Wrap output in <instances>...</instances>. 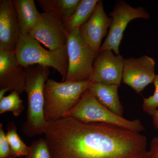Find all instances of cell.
Masks as SVG:
<instances>
[{"mask_svg":"<svg viewBox=\"0 0 158 158\" xmlns=\"http://www.w3.org/2000/svg\"><path fill=\"white\" fill-rule=\"evenodd\" d=\"M112 19L106 14L102 1H99L90 19L79 29L85 42L97 55L99 52L103 38L107 33Z\"/></svg>","mask_w":158,"mask_h":158,"instance_id":"cell-12","label":"cell"},{"mask_svg":"<svg viewBox=\"0 0 158 158\" xmlns=\"http://www.w3.org/2000/svg\"><path fill=\"white\" fill-rule=\"evenodd\" d=\"M6 135L15 158L25 157L27 155L30 147L27 146L21 139L18 134L17 128L13 122H10L8 123Z\"/></svg>","mask_w":158,"mask_h":158,"instance_id":"cell-18","label":"cell"},{"mask_svg":"<svg viewBox=\"0 0 158 158\" xmlns=\"http://www.w3.org/2000/svg\"><path fill=\"white\" fill-rule=\"evenodd\" d=\"M20 34L13 1L1 0L0 50H15Z\"/></svg>","mask_w":158,"mask_h":158,"instance_id":"cell-13","label":"cell"},{"mask_svg":"<svg viewBox=\"0 0 158 158\" xmlns=\"http://www.w3.org/2000/svg\"><path fill=\"white\" fill-rule=\"evenodd\" d=\"M124 60L120 54H113L111 50L99 52L94 63L91 81L119 87L122 81Z\"/></svg>","mask_w":158,"mask_h":158,"instance_id":"cell-10","label":"cell"},{"mask_svg":"<svg viewBox=\"0 0 158 158\" xmlns=\"http://www.w3.org/2000/svg\"><path fill=\"white\" fill-rule=\"evenodd\" d=\"M25 84L24 68L19 63L15 51L0 50V89L20 94L25 91Z\"/></svg>","mask_w":158,"mask_h":158,"instance_id":"cell-11","label":"cell"},{"mask_svg":"<svg viewBox=\"0 0 158 158\" xmlns=\"http://www.w3.org/2000/svg\"><path fill=\"white\" fill-rule=\"evenodd\" d=\"M15 51L19 63L24 68L34 65L52 67L60 74L62 81H65L69 67L66 47L47 50L29 34H20Z\"/></svg>","mask_w":158,"mask_h":158,"instance_id":"cell-4","label":"cell"},{"mask_svg":"<svg viewBox=\"0 0 158 158\" xmlns=\"http://www.w3.org/2000/svg\"><path fill=\"white\" fill-rule=\"evenodd\" d=\"M99 0H81L76 11L70 17L62 20L63 25L69 34L79 29L90 19L93 14Z\"/></svg>","mask_w":158,"mask_h":158,"instance_id":"cell-16","label":"cell"},{"mask_svg":"<svg viewBox=\"0 0 158 158\" xmlns=\"http://www.w3.org/2000/svg\"><path fill=\"white\" fill-rule=\"evenodd\" d=\"M30 151L25 158H52L45 138H41L31 144Z\"/></svg>","mask_w":158,"mask_h":158,"instance_id":"cell-20","label":"cell"},{"mask_svg":"<svg viewBox=\"0 0 158 158\" xmlns=\"http://www.w3.org/2000/svg\"><path fill=\"white\" fill-rule=\"evenodd\" d=\"M0 158H15L2 123L0 124Z\"/></svg>","mask_w":158,"mask_h":158,"instance_id":"cell-22","label":"cell"},{"mask_svg":"<svg viewBox=\"0 0 158 158\" xmlns=\"http://www.w3.org/2000/svg\"><path fill=\"white\" fill-rule=\"evenodd\" d=\"M29 34L50 50H55L66 47L69 34L61 19L53 13L44 12Z\"/></svg>","mask_w":158,"mask_h":158,"instance_id":"cell-8","label":"cell"},{"mask_svg":"<svg viewBox=\"0 0 158 158\" xmlns=\"http://www.w3.org/2000/svg\"><path fill=\"white\" fill-rule=\"evenodd\" d=\"M152 119L153 124L156 130H158V110H156L152 116Z\"/></svg>","mask_w":158,"mask_h":158,"instance_id":"cell-24","label":"cell"},{"mask_svg":"<svg viewBox=\"0 0 158 158\" xmlns=\"http://www.w3.org/2000/svg\"><path fill=\"white\" fill-rule=\"evenodd\" d=\"M69 67L64 81H91L97 54L85 42L79 29L69 33L66 44Z\"/></svg>","mask_w":158,"mask_h":158,"instance_id":"cell-6","label":"cell"},{"mask_svg":"<svg viewBox=\"0 0 158 158\" xmlns=\"http://www.w3.org/2000/svg\"><path fill=\"white\" fill-rule=\"evenodd\" d=\"M112 19L107 36L102 44L99 52L111 50L118 55L123 32L129 23L136 19H148L150 15L144 8H134L123 1L118 2L113 11L110 13Z\"/></svg>","mask_w":158,"mask_h":158,"instance_id":"cell-7","label":"cell"},{"mask_svg":"<svg viewBox=\"0 0 158 158\" xmlns=\"http://www.w3.org/2000/svg\"><path fill=\"white\" fill-rule=\"evenodd\" d=\"M24 107L20 94L16 91H12L0 100V114L11 112L15 116H19L24 111Z\"/></svg>","mask_w":158,"mask_h":158,"instance_id":"cell-19","label":"cell"},{"mask_svg":"<svg viewBox=\"0 0 158 158\" xmlns=\"http://www.w3.org/2000/svg\"><path fill=\"white\" fill-rule=\"evenodd\" d=\"M7 91H8V90L7 89H6V88L0 89V100L2 99L5 96V94H6Z\"/></svg>","mask_w":158,"mask_h":158,"instance_id":"cell-25","label":"cell"},{"mask_svg":"<svg viewBox=\"0 0 158 158\" xmlns=\"http://www.w3.org/2000/svg\"><path fill=\"white\" fill-rule=\"evenodd\" d=\"M21 34L30 33L39 20L40 14L34 0H12Z\"/></svg>","mask_w":158,"mask_h":158,"instance_id":"cell-15","label":"cell"},{"mask_svg":"<svg viewBox=\"0 0 158 158\" xmlns=\"http://www.w3.org/2000/svg\"><path fill=\"white\" fill-rule=\"evenodd\" d=\"M37 2L44 12L53 13L62 21L74 13L81 0H38Z\"/></svg>","mask_w":158,"mask_h":158,"instance_id":"cell-17","label":"cell"},{"mask_svg":"<svg viewBox=\"0 0 158 158\" xmlns=\"http://www.w3.org/2000/svg\"><path fill=\"white\" fill-rule=\"evenodd\" d=\"M71 117L87 123H104L125 128L137 132L145 130L141 120H128L118 116L97 101L86 90L78 102L62 117Z\"/></svg>","mask_w":158,"mask_h":158,"instance_id":"cell-5","label":"cell"},{"mask_svg":"<svg viewBox=\"0 0 158 158\" xmlns=\"http://www.w3.org/2000/svg\"><path fill=\"white\" fill-rule=\"evenodd\" d=\"M91 81L57 82L48 79L44 89V116L48 123L63 116L78 102Z\"/></svg>","mask_w":158,"mask_h":158,"instance_id":"cell-3","label":"cell"},{"mask_svg":"<svg viewBox=\"0 0 158 158\" xmlns=\"http://www.w3.org/2000/svg\"><path fill=\"white\" fill-rule=\"evenodd\" d=\"M154 59L148 56L124 59L122 81L136 93L142 92L153 83L156 74Z\"/></svg>","mask_w":158,"mask_h":158,"instance_id":"cell-9","label":"cell"},{"mask_svg":"<svg viewBox=\"0 0 158 158\" xmlns=\"http://www.w3.org/2000/svg\"><path fill=\"white\" fill-rule=\"evenodd\" d=\"M44 134L52 158H150L146 136L113 125L62 117Z\"/></svg>","mask_w":158,"mask_h":158,"instance_id":"cell-1","label":"cell"},{"mask_svg":"<svg viewBox=\"0 0 158 158\" xmlns=\"http://www.w3.org/2000/svg\"><path fill=\"white\" fill-rule=\"evenodd\" d=\"M49 68L40 65L24 68L25 91L27 95V109L22 131L27 137L44 134L48 123L44 116V89L48 79Z\"/></svg>","mask_w":158,"mask_h":158,"instance_id":"cell-2","label":"cell"},{"mask_svg":"<svg viewBox=\"0 0 158 158\" xmlns=\"http://www.w3.org/2000/svg\"><path fill=\"white\" fill-rule=\"evenodd\" d=\"M155 91L152 96L143 98L142 109L145 113L152 116L158 108V74L156 75L153 82Z\"/></svg>","mask_w":158,"mask_h":158,"instance_id":"cell-21","label":"cell"},{"mask_svg":"<svg viewBox=\"0 0 158 158\" xmlns=\"http://www.w3.org/2000/svg\"><path fill=\"white\" fill-rule=\"evenodd\" d=\"M148 151L150 158H158V136L152 138Z\"/></svg>","mask_w":158,"mask_h":158,"instance_id":"cell-23","label":"cell"},{"mask_svg":"<svg viewBox=\"0 0 158 158\" xmlns=\"http://www.w3.org/2000/svg\"><path fill=\"white\" fill-rule=\"evenodd\" d=\"M118 86L91 82L88 91L103 106L118 116H123V108L118 95Z\"/></svg>","mask_w":158,"mask_h":158,"instance_id":"cell-14","label":"cell"}]
</instances>
